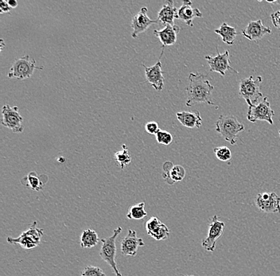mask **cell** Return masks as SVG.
<instances>
[{
    "instance_id": "obj_12",
    "label": "cell",
    "mask_w": 280,
    "mask_h": 276,
    "mask_svg": "<svg viewBox=\"0 0 280 276\" xmlns=\"http://www.w3.org/2000/svg\"><path fill=\"white\" fill-rule=\"evenodd\" d=\"M147 12L148 9L147 8H143L137 15L132 18L131 26L132 28V37L133 38H136L139 33L146 31L150 25L158 23V20H153L149 18Z\"/></svg>"
},
{
    "instance_id": "obj_4",
    "label": "cell",
    "mask_w": 280,
    "mask_h": 276,
    "mask_svg": "<svg viewBox=\"0 0 280 276\" xmlns=\"http://www.w3.org/2000/svg\"><path fill=\"white\" fill-rule=\"evenodd\" d=\"M35 69L43 70V67L36 65L35 60L26 54L14 61L8 76L17 80H26L33 75Z\"/></svg>"
},
{
    "instance_id": "obj_26",
    "label": "cell",
    "mask_w": 280,
    "mask_h": 276,
    "mask_svg": "<svg viewBox=\"0 0 280 276\" xmlns=\"http://www.w3.org/2000/svg\"><path fill=\"white\" fill-rule=\"evenodd\" d=\"M148 235L156 241H166L169 238L170 229L166 224L162 223L158 228L154 230L153 232H150Z\"/></svg>"
},
{
    "instance_id": "obj_2",
    "label": "cell",
    "mask_w": 280,
    "mask_h": 276,
    "mask_svg": "<svg viewBox=\"0 0 280 276\" xmlns=\"http://www.w3.org/2000/svg\"><path fill=\"white\" fill-rule=\"evenodd\" d=\"M244 130L245 125L234 115H221L216 122V131L231 145L236 144L238 134Z\"/></svg>"
},
{
    "instance_id": "obj_25",
    "label": "cell",
    "mask_w": 280,
    "mask_h": 276,
    "mask_svg": "<svg viewBox=\"0 0 280 276\" xmlns=\"http://www.w3.org/2000/svg\"><path fill=\"white\" fill-rule=\"evenodd\" d=\"M147 216V211L145 210V202L131 206L127 214V217L130 220H142Z\"/></svg>"
},
{
    "instance_id": "obj_8",
    "label": "cell",
    "mask_w": 280,
    "mask_h": 276,
    "mask_svg": "<svg viewBox=\"0 0 280 276\" xmlns=\"http://www.w3.org/2000/svg\"><path fill=\"white\" fill-rule=\"evenodd\" d=\"M2 125L11 129L14 133H22L24 131L23 118L17 106L6 104L2 108Z\"/></svg>"
},
{
    "instance_id": "obj_33",
    "label": "cell",
    "mask_w": 280,
    "mask_h": 276,
    "mask_svg": "<svg viewBox=\"0 0 280 276\" xmlns=\"http://www.w3.org/2000/svg\"><path fill=\"white\" fill-rule=\"evenodd\" d=\"M11 9H12V8L10 7L8 1L1 0V3H0V12H1V14L8 13V12L11 11Z\"/></svg>"
},
{
    "instance_id": "obj_9",
    "label": "cell",
    "mask_w": 280,
    "mask_h": 276,
    "mask_svg": "<svg viewBox=\"0 0 280 276\" xmlns=\"http://www.w3.org/2000/svg\"><path fill=\"white\" fill-rule=\"evenodd\" d=\"M225 228V223L220 221L219 217L214 215L209 224L208 235L202 242V246L207 252L215 251L217 240L221 238Z\"/></svg>"
},
{
    "instance_id": "obj_16",
    "label": "cell",
    "mask_w": 280,
    "mask_h": 276,
    "mask_svg": "<svg viewBox=\"0 0 280 276\" xmlns=\"http://www.w3.org/2000/svg\"><path fill=\"white\" fill-rule=\"evenodd\" d=\"M164 173L163 177L169 185L181 182L186 176V170L180 165L174 166L171 162H166L164 164Z\"/></svg>"
},
{
    "instance_id": "obj_19",
    "label": "cell",
    "mask_w": 280,
    "mask_h": 276,
    "mask_svg": "<svg viewBox=\"0 0 280 276\" xmlns=\"http://www.w3.org/2000/svg\"><path fill=\"white\" fill-rule=\"evenodd\" d=\"M178 19V10L175 7L174 1L168 0L167 4L163 6L162 9L158 11V21L161 22L164 26H175V19Z\"/></svg>"
},
{
    "instance_id": "obj_35",
    "label": "cell",
    "mask_w": 280,
    "mask_h": 276,
    "mask_svg": "<svg viewBox=\"0 0 280 276\" xmlns=\"http://www.w3.org/2000/svg\"><path fill=\"white\" fill-rule=\"evenodd\" d=\"M186 276H194V275H186Z\"/></svg>"
},
{
    "instance_id": "obj_20",
    "label": "cell",
    "mask_w": 280,
    "mask_h": 276,
    "mask_svg": "<svg viewBox=\"0 0 280 276\" xmlns=\"http://www.w3.org/2000/svg\"><path fill=\"white\" fill-rule=\"evenodd\" d=\"M177 119L187 128H199L203 125V119L198 111H181L176 114Z\"/></svg>"
},
{
    "instance_id": "obj_28",
    "label": "cell",
    "mask_w": 280,
    "mask_h": 276,
    "mask_svg": "<svg viewBox=\"0 0 280 276\" xmlns=\"http://www.w3.org/2000/svg\"><path fill=\"white\" fill-rule=\"evenodd\" d=\"M156 140L159 144L168 146L173 142V136L170 132L167 131L160 130L155 135Z\"/></svg>"
},
{
    "instance_id": "obj_36",
    "label": "cell",
    "mask_w": 280,
    "mask_h": 276,
    "mask_svg": "<svg viewBox=\"0 0 280 276\" xmlns=\"http://www.w3.org/2000/svg\"><path fill=\"white\" fill-rule=\"evenodd\" d=\"M278 133H279V136H280V131H279V132H278Z\"/></svg>"
},
{
    "instance_id": "obj_21",
    "label": "cell",
    "mask_w": 280,
    "mask_h": 276,
    "mask_svg": "<svg viewBox=\"0 0 280 276\" xmlns=\"http://www.w3.org/2000/svg\"><path fill=\"white\" fill-rule=\"evenodd\" d=\"M214 32L218 35L221 36L223 43H225L228 46H232L234 44L236 35H237L236 28L229 26L227 24L226 22H223L221 26L218 29H216Z\"/></svg>"
},
{
    "instance_id": "obj_14",
    "label": "cell",
    "mask_w": 280,
    "mask_h": 276,
    "mask_svg": "<svg viewBox=\"0 0 280 276\" xmlns=\"http://www.w3.org/2000/svg\"><path fill=\"white\" fill-rule=\"evenodd\" d=\"M272 33L271 27H267L262 22L261 19L256 21H251L247 26L242 30V35L250 41L260 40L267 33Z\"/></svg>"
},
{
    "instance_id": "obj_31",
    "label": "cell",
    "mask_w": 280,
    "mask_h": 276,
    "mask_svg": "<svg viewBox=\"0 0 280 276\" xmlns=\"http://www.w3.org/2000/svg\"><path fill=\"white\" fill-rule=\"evenodd\" d=\"M145 130L147 133L150 135H156L160 131L159 126H158V123L154 122V121H150V122L147 123V125H145Z\"/></svg>"
},
{
    "instance_id": "obj_7",
    "label": "cell",
    "mask_w": 280,
    "mask_h": 276,
    "mask_svg": "<svg viewBox=\"0 0 280 276\" xmlns=\"http://www.w3.org/2000/svg\"><path fill=\"white\" fill-rule=\"evenodd\" d=\"M275 111L271 108V104L267 97H264L259 104L249 107L247 118L250 122L256 123V121H266L270 125L274 124L273 116Z\"/></svg>"
},
{
    "instance_id": "obj_3",
    "label": "cell",
    "mask_w": 280,
    "mask_h": 276,
    "mask_svg": "<svg viewBox=\"0 0 280 276\" xmlns=\"http://www.w3.org/2000/svg\"><path fill=\"white\" fill-rule=\"evenodd\" d=\"M263 82L261 76H251L248 78L242 79L239 84V97L245 100L249 107L256 105L259 99L263 97V94L260 92V84Z\"/></svg>"
},
{
    "instance_id": "obj_17",
    "label": "cell",
    "mask_w": 280,
    "mask_h": 276,
    "mask_svg": "<svg viewBox=\"0 0 280 276\" xmlns=\"http://www.w3.org/2000/svg\"><path fill=\"white\" fill-rule=\"evenodd\" d=\"M180 31V27L175 25H167L162 30H154V34L156 37L159 38V41L163 44V51H162L161 57L164 54V47H170L175 45L177 42V34Z\"/></svg>"
},
{
    "instance_id": "obj_30",
    "label": "cell",
    "mask_w": 280,
    "mask_h": 276,
    "mask_svg": "<svg viewBox=\"0 0 280 276\" xmlns=\"http://www.w3.org/2000/svg\"><path fill=\"white\" fill-rule=\"evenodd\" d=\"M161 224V221H160L158 217H150L148 221H147V223H146V229H147V234L153 232V231L158 228Z\"/></svg>"
},
{
    "instance_id": "obj_5",
    "label": "cell",
    "mask_w": 280,
    "mask_h": 276,
    "mask_svg": "<svg viewBox=\"0 0 280 276\" xmlns=\"http://www.w3.org/2000/svg\"><path fill=\"white\" fill-rule=\"evenodd\" d=\"M44 235L42 228H37V222L34 221L25 232L18 238H8V242L11 245H19L25 249H33L41 244V239Z\"/></svg>"
},
{
    "instance_id": "obj_11",
    "label": "cell",
    "mask_w": 280,
    "mask_h": 276,
    "mask_svg": "<svg viewBox=\"0 0 280 276\" xmlns=\"http://www.w3.org/2000/svg\"><path fill=\"white\" fill-rule=\"evenodd\" d=\"M255 204L263 213H280V198L275 192L258 193Z\"/></svg>"
},
{
    "instance_id": "obj_29",
    "label": "cell",
    "mask_w": 280,
    "mask_h": 276,
    "mask_svg": "<svg viewBox=\"0 0 280 276\" xmlns=\"http://www.w3.org/2000/svg\"><path fill=\"white\" fill-rule=\"evenodd\" d=\"M104 271L98 267L87 266L82 271V276H104Z\"/></svg>"
},
{
    "instance_id": "obj_10",
    "label": "cell",
    "mask_w": 280,
    "mask_h": 276,
    "mask_svg": "<svg viewBox=\"0 0 280 276\" xmlns=\"http://www.w3.org/2000/svg\"><path fill=\"white\" fill-rule=\"evenodd\" d=\"M217 54L216 56H206V59L208 62L210 66V71L212 72H217L222 76H225L227 71H232L236 73H238V71L231 66V61L229 60V51L226 50L224 54H221L217 47Z\"/></svg>"
},
{
    "instance_id": "obj_18",
    "label": "cell",
    "mask_w": 280,
    "mask_h": 276,
    "mask_svg": "<svg viewBox=\"0 0 280 276\" xmlns=\"http://www.w3.org/2000/svg\"><path fill=\"white\" fill-rule=\"evenodd\" d=\"M203 13L197 8L192 7V2L184 0L182 7L178 10V19L183 21L189 26H193L194 18H202Z\"/></svg>"
},
{
    "instance_id": "obj_1",
    "label": "cell",
    "mask_w": 280,
    "mask_h": 276,
    "mask_svg": "<svg viewBox=\"0 0 280 276\" xmlns=\"http://www.w3.org/2000/svg\"><path fill=\"white\" fill-rule=\"evenodd\" d=\"M214 89L206 75L191 72L188 77V86L186 88L187 93L186 106L192 107L200 103L215 105V103L212 100Z\"/></svg>"
},
{
    "instance_id": "obj_34",
    "label": "cell",
    "mask_w": 280,
    "mask_h": 276,
    "mask_svg": "<svg viewBox=\"0 0 280 276\" xmlns=\"http://www.w3.org/2000/svg\"><path fill=\"white\" fill-rule=\"evenodd\" d=\"M8 3L11 8H17V7H18V4H19L16 0H9V1H8Z\"/></svg>"
},
{
    "instance_id": "obj_22",
    "label": "cell",
    "mask_w": 280,
    "mask_h": 276,
    "mask_svg": "<svg viewBox=\"0 0 280 276\" xmlns=\"http://www.w3.org/2000/svg\"><path fill=\"white\" fill-rule=\"evenodd\" d=\"M98 234L92 228L84 230L81 235V246L82 249H92L98 245Z\"/></svg>"
},
{
    "instance_id": "obj_24",
    "label": "cell",
    "mask_w": 280,
    "mask_h": 276,
    "mask_svg": "<svg viewBox=\"0 0 280 276\" xmlns=\"http://www.w3.org/2000/svg\"><path fill=\"white\" fill-rule=\"evenodd\" d=\"M114 157L115 161L121 166V170H125L132 162V156L126 144L122 145V150L115 152Z\"/></svg>"
},
{
    "instance_id": "obj_23",
    "label": "cell",
    "mask_w": 280,
    "mask_h": 276,
    "mask_svg": "<svg viewBox=\"0 0 280 276\" xmlns=\"http://www.w3.org/2000/svg\"><path fill=\"white\" fill-rule=\"evenodd\" d=\"M23 181V185L26 187L30 188V189H33V190L35 191H40L43 189V185L44 183L42 182L41 178L38 176V174L35 172V171H33V172H30V174L26 175V177L23 178V179L22 180Z\"/></svg>"
},
{
    "instance_id": "obj_6",
    "label": "cell",
    "mask_w": 280,
    "mask_h": 276,
    "mask_svg": "<svg viewBox=\"0 0 280 276\" xmlns=\"http://www.w3.org/2000/svg\"><path fill=\"white\" fill-rule=\"evenodd\" d=\"M122 230L123 228L121 227H118L114 230L113 234L110 238L101 239L102 245L100 251V258L113 269L114 273L116 276H122L119 269L117 268L116 262H115V255H116L115 240L118 238L119 233H121Z\"/></svg>"
},
{
    "instance_id": "obj_32",
    "label": "cell",
    "mask_w": 280,
    "mask_h": 276,
    "mask_svg": "<svg viewBox=\"0 0 280 276\" xmlns=\"http://www.w3.org/2000/svg\"><path fill=\"white\" fill-rule=\"evenodd\" d=\"M271 18L273 25L280 30V11H275L271 14Z\"/></svg>"
},
{
    "instance_id": "obj_37",
    "label": "cell",
    "mask_w": 280,
    "mask_h": 276,
    "mask_svg": "<svg viewBox=\"0 0 280 276\" xmlns=\"http://www.w3.org/2000/svg\"><path fill=\"white\" fill-rule=\"evenodd\" d=\"M104 276H107V275H106V274H105V275H104Z\"/></svg>"
},
{
    "instance_id": "obj_27",
    "label": "cell",
    "mask_w": 280,
    "mask_h": 276,
    "mask_svg": "<svg viewBox=\"0 0 280 276\" xmlns=\"http://www.w3.org/2000/svg\"><path fill=\"white\" fill-rule=\"evenodd\" d=\"M214 152L217 160L220 161L228 162L232 160V151L227 146H217L214 149Z\"/></svg>"
},
{
    "instance_id": "obj_15",
    "label": "cell",
    "mask_w": 280,
    "mask_h": 276,
    "mask_svg": "<svg viewBox=\"0 0 280 276\" xmlns=\"http://www.w3.org/2000/svg\"><path fill=\"white\" fill-rule=\"evenodd\" d=\"M145 75L147 82L153 86L156 91H162L164 87V71L162 70V62L160 60L153 66L147 67L143 64Z\"/></svg>"
},
{
    "instance_id": "obj_13",
    "label": "cell",
    "mask_w": 280,
    "mask_h": 276,
    "mask_svg": "<svg viewBox=\"0 0 280 276\" xmlns=\"http://www.w3.org/2000/svg\"><path fill=\"white\" fill-rule=\"evenodd\" d=\"M144 245V241L142 238H138L136 231L129 229L128 235L121 241V252L125 256H136L139 248Z\"/></svg>"
}]
</instances>
